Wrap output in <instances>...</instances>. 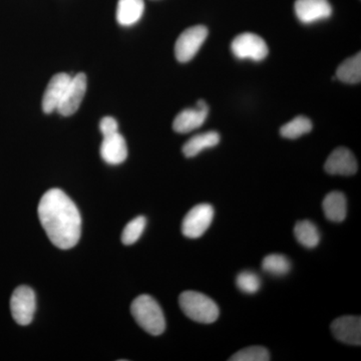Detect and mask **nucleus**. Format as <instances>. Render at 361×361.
Listing matches in <instances>:
<instances>
[{
    "instance_id": "14",
    "label": "nucleus",
    "mask_w": 361,
    "mask_h": 361,
    "mask_svg": "<svg viewBox=\"0 0 361 361\" xmlns=\"http://www.w3.org/2000/svg\"><path fill=\"white\" fill-rule=\"evenodd\" d=\"M99 153L106 163L110 165H120L128 157L127 142L118 132L104 135Z\"/></svg>"
},
{
    "instance_id": "7",
    "label": "nucleus",
    "mask_w": 361,
    "mask_h": 361,
    "mask_svg": "<svg viewBox=\"0 0 361 361\" xmlns=\"http://www.w3.org/2000/svg\"><path fill=\"white\" fill-rule=\"evenodd\" d=\"M37 301L35 291L28 286H20L13 291L11 299V310L13 319L20 325L32 323Z\"/></svg>"
},
{
    "instance_id": "22",
    "label": "nucleus",
    "mask_w": 361,
    "mask_h": 361,
    "mask_svg": "<svg viewBox=\"0 0 361 361\" xmlns=\"http://www.w3.org/2000/svg\"><path fill=\"white\" fill-rule=\"evenodd\" d=\"M147 219L144 216H139L130 221L122 233V242L125 245H133L140 238L146 228Z\"/></svg>"
},
{
    "instance_id": "23",
    "label": "nucleus",
    "mask_w": 361,
    "mask_h": 361,
    "mask_svg": "<svg viewBox=\"0 0 361 361\" xmlns=\"http://www.w3.org/2000/svg\"><path fill=\"white\" fill-rule=\"evenodd\" d=\"M230 361H268L270 360V355L267 349L262 346H250L243 348L235 353L230 358Z\"/></svg>"
},
{
    "instance_id": "15",
    "label": "nucleus",
    "mask_w": 361,
    "mask_h": 361,
    "mask_svg": "<svg viewBox=\"0 0 361 361\" xmlns=\"http://www.w3.org/2000/svg\"><path fill=\"white\" fill-rule=\"evenodd\" d=\"M144 11V0H118L116 20L122 26H132L141 20Z\"/></svg>"
},
{
    "instance_id": "5",
    "label": "nucleus",
    "mask_w": 361,
    "mask_h": 361,
    "mask_svg": "<svg viewBox=\"0 0 361 361\" xmlns=\"http://www.w3.org/2000/svg\"><path fill=\"white\" fill-rule=\"evenodd\" d=\"M231 49L237 59H251L253 61H263L269 52L265 40L256 33L252 32H244L237 35L233 39Z\"/></svg>"
},
{
    "instance_id": "6",
    "label": "nucleus",
    "mask_w": 361,
    "mask_h": 361,
    "mask_svg": "<svg viewBox=\"0 0 361 361\" xmlns=\"http://www.w3.org/2000/svg\"><path fill=\"white\" fill-rule=\"evenodd\" d=\"M214 209L210 204H199L185 216L182 232L188 238H200L212 224Z\"/></svg>"
},
{
    "instance_id": "2",
    "label": "nucleus",
    "mask_w": 361,
    "mask_h": 361,
    "mask_svg": "<svg viewBox=\"0 0 361 361\" xmlns=\"http://www.w3.org/2000/svg\"><path fill=\"white\" fill-rule=\"evenodd\" d=\"M130 312L135 322L151 336H161L166 329L165 316L153 297L140 295L133 301Z\"/></svg>"
},
{
    "instance_id": "18",
    "label": "nucleus",
    "mask_w": 361,
    "mask_h": 361,
    "mask_svg": "<svg viewBox=\"0 0 361 361\" xmlns=\"http://www.w3.org/2000/svg\"><path fill=\"white\" fill-rule=\"evenodd\" d=\"M336 78L345 84H360L361 80V54L348 58L338 66L336 71Z\"/></svg>"
},
{
    "instance_id": "4",
    "label": "nucleus",
    "mask_w": 361,
    "mask_h": 361,
    "mask_svg": "<svg viewBox=\"0 0 361 361\" xmlns=\"http://www.w3.org/2000/svg\"><path fill=\"white\" fill-rule=\"evenodd\" d=\"M208 37V30L204 25H195L180 33L175 44L176 59L180 63H188L198 54Z\"/></svg>"
},
{
    "instance_id": "13",
    "label": "nucleus",
    "mask_w": 361,
    "mask_h": 361,
    "mask_svg": "<svg viewBox=\"0 0 361 361\" xmlns=\"http://www.w3.org/2000/svg\"><path fill=\"white\" fill-rule=\"evenodd\" d=\"M71 78L73 77L68 73H59L49 80L42 97V110L45 114L54 113L58 109Z\"/></svg>"
},
{
    "instance_id": "16",
    "label": "nucleus",
    "mask_w": 361,
    "mask_h": 361,
    "mask_svg": "<svg viewBox=\"0 0 361 361\" xmlns=\"http://www.w3.org/2000/svg\"><path fill=\"white\" fill-rule=\"evenodd\" d=\"M325 217L332 222H342L348 215V201L341 192H331L322 203Z\"/></svg>"
},
{
    "instance_id": "3",
    "label": "nucleus",
    "mask_w": 361,
    "mask_h": 361,
    "mask_svg": "<svg viewBox=\"0 0 361 361\" xmlns=\"http://www.w3.org/2000/svg\"><path fill=\"white\" fill-rule=\"evenodd\" d=\"M180 310L187 317L199 323L215 322L219 317V307L213 299L197 291H185L179 297Z\"/></svg>"
},
{
    "instance_id": "8",
    "label": "nucleus",
    "mask_w": 361,
    "mask_h": 361,
    "mask_svg": "<svg viewBox=\"0 0 361 361\" xmlns=\"http://www.w3.org/2000/svg\"><path fill=\"white\" fill-rule=\"evenodd\" d=\"M87 80L85 73H78L75 77L71 78L70 84L63 99L59 103L56 111L63 116L75 115L82 103L85 92H87Z\"/></svg>"
},
{
    "instance_id": "10",
    "label": "nucleus",
    "mask_w": 361,
    "mask_h": 361,
    "mask_svg": "<svg viewBox=\"0 0 361 361\" xmlns=\"http://www.w3.org/2000/svg\"><path fill=\"white\" fill-rule=\"evenodd\" d=\"M332 334L337 341L358 345L361 344V319L360 316H342L331 323Z\"/></svg>"
},
{
    "instance_id": "21",
    "label": "nucleus",
    "mask_w": 361,
    "mask_h": 361,
    "mask_svg": "<svg viewBox=\"0 0 361 361\" xmlns=\"http://www.w3.org/2000/svg\"><path fill=\"white\" fill-rule=\"evenodd\" d=\"M262 269L274 276H284L291 270V263L281 254H270L263 259Z\"/></svg>"
},
{
    "instance_id": "25",
    "label": "nucleus",
    "mask_w": 361,
    "mask_h": 361,
    "mask_svg": "<svg viewBox=\"0 0 361 361\" xmlns=\"http://www.w3.org/2000/svg\"><path fill=\"white\" fill-rule=\"evenodd\" d=\"M99 130H101L104 137V135L114 134V133L118 132V122L113 116H104L99 122Z\"/></svg>"
},
{
    "instance_id": "19",
    "label": "nucleus",
    "mask_w": 361,
    "mask_h": 361,
    "mask_svg": "<svg viewBox=\"0 0 361 361\" xmlns=\"http://www.w3.org/2000/svg\"><path fill=\"white\" fill-rule=\"evenodd\" d=\"M294 235L297 241L306 248H314L320 241V234L317 227L311 221H299L294 228Z\"/></svg>"
},
{
    "instance_id": "1",
    "label": "nucleus",
    "mask_w": 361,
    "mask_h": 361,
    "mask_svg": "<svg viewBox=\"0 0 361 361\" xmlns=\"http://www.w3.org/2000/svg\"><path fill=\"white\" fill-rule=\"evenodd\" d=\"M40 224L51 243L66 250L77 245L82 234V217L77 205L59 189H51L40 199Z\"/></svg>"
},
{
    "instance_id": "24",
    "label": "nucleus",
    "mask_w": 361,
    "mask_h": 361,
    "mask_svg": "<svg viewBox=\"0 0 361 361\" xmlns=\"http://www.w3.org/2000/svg\"><path fill=\"white\" fill-rule=\"evenodd\" d=\"M236 284L240 290L244 293L254 294L260 289L261 279L252 271H243L237 276Z\"/></svg>"
},
{
    "instance_id": "9",
    "label": "nucleus",
    "mask_w": 361,
    "mask_h": 361,
    "mask_svg": "<svg viewBox=\"0 0 361 361\" xmlns=\"http://www.w3.org/2000/svg\"><path fill=\"white\" fill-rule=\"evenodd\" d=\"M294 11L299 21L311 25L329 18L332 6L329 0H296Z\"/></svg>"
},
{
    "instance_id": "11",
    "label": "nucleus",
    "mask_w": 361,
    "mask_h": 361,
    "mask_svg": "<svg viewBox=\"0 0 361 361\" xmlns=\"http://www.w3.org/2000/svg\"><path fill=\"white\" fill-rule=\"evenodd\" d=\"M208 114V106L205 102L200 99L197 103L196 108L186 109L178 114L173 122V129L179 134H188V133L193 132L203 126Z\"/></svg>"
},
{
    "instance_id": "20",
    "label": "nucleus",
    "mask_w": 361,
    "mask_h": 361,
    "mask_svg": "<svg viewBox=\"0 0 361 361\" xmlns=\"http://www.w3.org/2000/svg\"><path fill=\"white\" fill-rule=\"evenodd\" d=\"M312 130V123L310 118L304 116H298L294 118L280 129V135L286 139L295 140L301 135L308 134Z\"/></svg>"
},
{
    "instance_id": "17",
    "label": "nucleus",
    "mask_w": 361,
    "mask_h": 361,
    "mask_svg": "<svg viewBox=\"0 0 361 361\" xmlns=\"http://www.w3.org/2000/svg\"><path fill=\"white\" fill-rule=\"evenodd\" d=\"M220 142V135L215 130L203 133L192 137L183 146V154L187 158H193L206 149L214 148Z\"/></svg>"
},
{
    "instance_id": "12",
    "label": "nucleus",
    "mask_w": 361,
    "mask_h": 361,
    "mask_svg": "<svg viewBox=\"0 0 361 361\" xmlns=\"http://www.w3.org/2000/svg\"><path fill=\"white\" fill-rule=\"evenodd\" d=\"M325 171L330 175L351 176L357 171V161L350 149L337 148L325 161Z\"/></svg>"
}]
</instances>
